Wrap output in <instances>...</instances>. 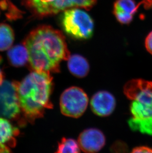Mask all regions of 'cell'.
<instances>
[{"instance_id": "cell-1", "label": "cell", "mask_w": 152, "mask_h": 153, "mask_svg": "<svg viewBox=\"0 0 152 153\" xmlns=\"http://www.w3.org/2000/svg\"><path fill=\"white\" fill-rule=\"evenodd\" d=\"M23 44L27 50L29 64L33 71L59 72L61 62L70 56L64 36L49 25H41L33 29Z\"/></svg>"}, {"instance_id": "cell-2", "label": "cell", "mask_w": 152, "mask_h": 153, "mask_svg": "<svg viewBox=\"0 0 152 153\" xmlns=\"http://www.w3.org/2000/svg\"><path fill=\"white\" fill-rule=\"evenodd\" d=\"M53 78L50 73L33 71L20 82L17 91L23 124L25 121L33 123L42 117L46 109L53 105L50 96L53 88Z\"/></svg>"}, {"instance_id": "cell-3", "label": "cell", "mask_w": 152, "mask_h": 153, "mask_svg": "<svg viewBox=\"0 0 152 153\" xmlns=\"http://www.w3.org/2000/svg\"><path fill=\"white\" fill-rule=\"evenodd\" d=\"M123 92L131 101L129 127L134 131L152 136V81L131 80L125 85Z\"/></svg>"}, {"instance_id": "cell-4", "label": "cell", "mask_w": 152, "mask_h": 153, "mask_svg": "<svg viewBox=\"0 0 152 153\" xmlns=\"http://www.w3.org/2000/svg\"><path fill=\"white\" fill-rule=\"evenodd\" d=\"M61 24L64 32L77 40H86L94 32L93 19L86 12L79 8H71L63 11Z\"/></svg>"}, {"instance_id": "cell-5", "label": "cell", "mask_w": 152, "mask_h": 153, "mask_svg": "<svg viewBox=\"0 0 152 153\" xmlns=\"http://www.w3.org/2000/svg\"><path fill=\"white\" fill-rule=\"evenodd\" d=\"M24 5L38 17L56 15L71 8H83L89 10L95 5L96 0H55L51 3H43L37 0H24Z\"/></svg>"}, {"instance_id": "cell-6", "label": "cell", "mask_w": 152, "mask_h": 153, "mask_svg": "<svg viewBox=\"0 0 152 153\" xmlns=\"http://www.w3.org/2000/svg\"><path fill=\"white\" fill-rule=\"evenodd\" d=\"M17 85V81L7 80L0 85V117L17 120L20 125H23Z\"/></svg>"}, {"instance_id": "cell-7", "label": "cell", "mask_w": 152, "mask_h": 153, "mask_svg": "<svg viewBox=\"0 0 152 153\" xmlns=\"http://www.w3.org/2000/svg\"><path fill=\"white\" fill-rule=\"evenodd\" d=\"M89 99L83 90L77 87H71L61 95L60 107L62 114L69 117H80L86 111Z\"/></svg>"}, {"instance_id": "cell-8", "label": "cell", "mask_w": 152, "mask_h": 153, "mask_svg": "<svg viewBox=\"0 0 152 153\" xmlns=\"http://www.w3.org/2000/svg\"><path fill=\"white\" fill-rule=\"evenodd\" d=\"M105 137L100 130L88 129L80 133L78 138L79 147L83 152L95 153L100 150L105 144Z\"/></svg>"}, {"instance_id": "cell-9", "label": "cell", "mask_w": 152, "mask_h": 153, "mask_svg": "<svg viewBox=\"0 0 152 153\" xmlns=\"http://www.w3.org/2000/svg\"><path fill=\"white\" fill-rule=\"evenodd\" d=\"M116 102L115 97L110 93L106 91H99L91 98V108L96 115L106 117L113 112Z\"/></svg>"}, {"instance_id": "cell-10", "label": "cell", "mask_w": 152, "mask_h": 153, "mask_svg": "<svg viewBox=\"0 0 152 153\" xmlns=\"http://www.w3.org/2000/svg\"><path fill=\"white\" fill-rule=\"evenodd\" d=\"M141 2L137 4L134 0H116L113 13L117 20L122 25L131 22Z\"/></svg>"}, {"instance_id": "cell-11", "label": "cell", "mask_w": 152, "mask_h": 153, "mask_svg": "<svg viewBox=\"0 0 152 153\" xmlns=\"http://www.w3.org/2000/svg\"><path fill=\"white\" fill-rule=\"evenodd\" d=\"M19 134V130L12 124L9 120L0 117V144L9 147L16 145L15 137Z\"/></svg>"}, {"instance_id": "cell-12", "label": "cell", "mask_w": 152, "mask_h": 153, "mask_svg": "<svg viewBox=\"0 0 152 153\" xmlns=\"http://www.w3.org/2000/svg\"><path fill=\"white\" fill-rule=\"evenodd\" d=\"M68 60V68L73 75L78 78H83L88 75L89 65L86 58L76 54L70 56Z\"/></svg>"}, {"instance_id": "cell-13", "label": "cell", "mask_w": 152, "mask_h": 153, "mask_svg": "<svg viewBox=\"0 0 152 153\" xmlns=\"http://www.w3.org/2000/svg\"><path fill=\"white\" fill-rule=\"evenodd\" d=\"M7 56L9 63L13 67H23L29 62L27 50L23 44L10 47L7 52Z\"/></svg>"}, {"instance_id": "cell-14", "label": "cell", "mask_w": 152, "mask_h": 153, "mask_svg": "<svg viewBox=\"0 0 152 153\" xmlns=\"http://www.w3.org/2000/svg\"><path fill=\"white\" fill-rule=\"evenodd\" d=\"M15 40V33L9 25L0 23V51H4L12 47Z\"/></svg>"}, {"instance_id": "cell-15", "label": "cell", "mask_w": 152, "mask_h": 153, "mask_svg": "<svg viewBox=\"0 0 152 153\" xmlns=\"http://www.w3.org/2000/svg\"><path fill=\"white\" fill-rule=\"evenodd\" d=\"M79 143L73 139L63 138L58 146L56 153H77L80 152Z\"/></svg>"}, {"instance_id": "cell-16", "label": "cell", "mask_w": 152, "mask_h": 153, "mask_svg": "<svg viewBox=\"0 0 152 153\" xmlns=\"http://www.w3.org/2000/svg\"><path fill=\"white\" fill-rule=\"evenodd\" d=\"M145 47L149 53L152 55V31L147 36L145 41Z\"/></svg>"}, {"instance_id": "cell-17", "label": "cell", "mask_w": 152, "mask_h": 153, "mask_svg": "<svg viewBox=\"0 0 152 153\" xmlns=\"http://www.w3.org/2000/svg\"><path fill=\"white\" fill-rule=\"evenodd\" d=\"M132 153H152V148L148 146H138L132 150Z\"/></svg>"}, {"instance_id": "cell-18", "label": "cell", "mask_w": 152, "mask_h": 153, "mask_svg": "<svg viewBox=\"0 0 152 153\" xmlns=\"http://www.w3.org/2000/svg\"><path fill=\"white\" fill-rule=\"evenodd\" d=\"M141 4H143L145 9L149 10L152 8V0H143L141 1Z\"/></svg>"}, {"instance_id": "cell-19", "label": "cell", "mask_w": 152, "mask_h": 153, "mask_svg": "<svg viewBox=\"0 0 152 153\" xmlns=\"http://www.w3.org/2000/svg\"><path fill=\"white\" fill-rule=\"evenodd\" d=\"M10 148L8 146L0 144V153H10Z\"/></svg>"}, {"instance_id": "cell-20", "label": "cell", "mask_w": 152, "mask_h": 153, "mask_svg": "<svg viewBox=\"0 0 152 153\" xmlns=\"http://www.w3.org/2000/svg\"><path fill=\"white\" fill-rule=\"evenodd\" d=\"M4 80V74L1 69H0V85L3 83Z\"/></svg>"}, {"instance_id": "cell-21", "label": "cell", "mask_w": 152, "mask_h": 153, "mask_svg": "<svg viewBox=\"0 0 152 153\" xmlns=\"http://www.w3.org/2000/svg\"><path fill=\"white\" fill-rule=\"evenodd\" d=\"M38 1H40L43 3H51L55 1V0H37Z\"/></svg>"}, {"instance_id": "cell-22", "label": "cell", "mask_w": 152, "mask_h": 153, "mask_svg": "<svg viewBox=\"0 0 152 153\" xmlns=\"http://www.w3.org/2000/svg\"><path fill=\"white\" fill-rule=\"evenodd\" d=\"M0 9H1V1L0 2Z\"/></svg>"}]
</instances>
